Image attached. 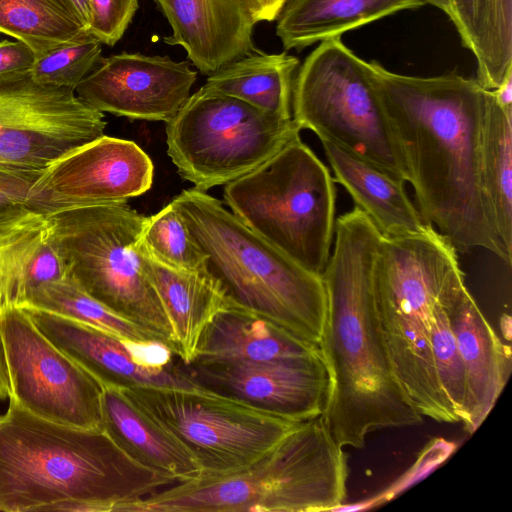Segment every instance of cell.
Wrapping results in <instances>:
<instances>
[{"label": "cell", "instance_id": "obj_1", "mask_svg": "<svg viewBox=\"0 0 512 512\" xmlns=\"http://www.w3.org/2000/svg\"><path fill=\"white\" fill-rule=\"evenodd\" d=\"M367 68L424 222L457 252L485 249L511 264L512 252L498 233L484 172L492 91L456 73L407 76L376 61L367 62Z\"/></svg>", "mask_w": 512, "mask_h": 512}, {"label": "cell", "instance_id": "obj_2", "mask_svg": "<svg viewBox=\"0 0 512 512\" xmlns=\"http://www.w3.org/2000/svg\"><path fill=\"white\" fill-rule=\"evenodd\" d=\"M321 274L326 316L319 349L329 375L322 418L344 448L374 431L416 426L423 416L397 378L380 329L373 271L382 234L356 206L335 221Z\"/></svg>", "mask_w": 512, "mask_h": 512}, {"label": "cell", "instance_id": "obj_3", "mask_svg": "<svg viewBox=\"0 0 512 512\" xmlns=\"http://www.w3.org/2000/svg\"><path fill=\"white\" fill-rule=\"evenodd\" d=\"M177 482L135 462L103 430L45 420L11 398L0 414V512L46 511L68 500L122 512Z\"/></svg>", "mask_w": 512, "mask_h": 512}, {"label": "cell", "instance_id": "obj_4", "mask_svg": "<svg viewBox=\"0 0 512 512\" xmlns=\"http://www.w3.org/2000/svg\"><path fill=\"white\" fill-rule=\"evenodd\" d=\"M464 281L455 247L425 224L381 236L373 271L380 329L404 391L416 410L437 422H459L436 374L431 350L434 312Z\"/></svg>", "mask_w": 512, "mask_h": 512}, {"label": "cell", "instance_id": "obj_5", "mask_svg": "<svg viewBox=\"0 0 512 512\" xmlns=\"http://www.w3.org/2000/svg\"><path fill=\"white\" fill-rule=\"evenodd\" d=\"M343 447L322 416L299 423L248 467L177 482L122 512L335 511L347 495Z\"/></svg>", "mask_w": 512, "mask_h": 512}, {"label": "cell", "instance_id": "obj_6", "mask_svg": "<svg viewBox=\"0 0 512 512\" xmlns=\"http://www.w3.org/2000/svg\"><path fill=\"white\" fill-rule=\"evenodd\" d=\"M171 203L230 301L319 345L326 316L321 275L296 263L205 191L183 190Z\"/></svg>", "mask_w": 512, "mask_h": 512}, {"label": "cell", "instance_id": "obj_7", "mask_svg": "<svg viewBox=\"0 0 512 512\" xmlns=\"http://www.w3.org/2000/svg\"><path fill=\"white\" fill-rule=\"evenodd\" d=\"M230 211L308 271L321 275L335 231L336 190L300 134L255 170L228 183Z\"/></svg>", "mask_w": 512, "mask_h": 512}, {"label": "cell", "instance_id": "obj_8", "mask_svg": "<svg viewBox=\"0 0 512 512\" xmlns=\"http://www.w3.org/2000/svg\"><path fill=\"white\" fill-rule=\"evenodd\" d=\"M145 219L126 203L48 215L65 276L113 313L157 335L175 354L171 322L135 248Z\"/></svg>", "mask_w": 512, "mask_h": 512}, {"label": "cell", "instance_id": "obj_9", "mask_svg": "<svg viewBox=\"0 0 512 512\" xmlns=\"http://www.w3.org/2000/svg\"><path fill=\"white\" fill-rule=\"evenodd\" d=\"M292 118L374 164L402 182L408 173L367 62L341 40H324L299 66L292 91Z\"/></svg>", "mask_w": 512, "mask_h": 512}, {"label": "cell", "instance_id": "obj_10", "mask_svg": "<svg viewBox=\"0 0 512 512\" xmlns=\"http://www.w3.org/2000/svg\"><path fill=\"white\" fill-rule=\"evenodd\" d=\"M300 131L293 118L203 85L166 123L167 153L182 178L206 191L255 170Z\"/></svg>", "mask_w": 512, "mask_h": 512}, {"label": "cell", "instance_id": "obj_11", "mask_svg": "<svg viewBox=\"0 0 512 512\" xmlns=\"http://www.w3.org/2000/svg\"><path fill=\"white\" fill-rule=\"evenodd\" d=\"M122 392L188 448L203 475L248 467L301 423L202 389L135 387Z\"/></svg>", "mask_w": 512, "mask_h": 512}, {"label": "cell", "instance_id": "obj_12", "mask_svg": "<svg viewBox=\"0 0 512 512\" xmlns=\"http://www.w3.org/2000/svg\"><path fill=\"white\" fill-rule=\"evenodd\" d=\"M11 383L19 406L55 423L102 429L103 386L59 350L16 305L0 310Z\"/></svg>", "mask_w": 512, "mask_h": 512}, {"label": "cell", "instance_id": "obj_13", "mask_svg": "<svg viewBox=\"0 0 512 512\" xmlns=\"http://www.w3.org/2000/svg\"><path fill=\"white\" fill-rule=\"evenodd\" d=\"M105 128L104 113L73 89L40 84L30 71L0 75V165L43 170Z\"/></svg>", "mask_w": 512, "mask_h": 512}, {"label": "cell", "instance_id": "obj_14", "mask_svg": "<svg viewBox=\"0 0 512 512\" xmlns=\"http://www.w3.org/2000/svg\"><path fill=\"white\" fill-rule=\"evenodd\" d=\"M179 360V359H178ZM198 388L294 422L322 415L329 375L322 356L271 362H176Z\"/></svg>", "mask_w": 512, "mask_h": 512}, {"label": "cell", "instance_id": "obj_15", "mask_svg": "<svg viewBox=\"0 0 512 512\" xmlns=\"http://www.w3.org/2000/svg\"><path fill=\"white\" fill-rule=\"evenodd\" d=\"M154 165L134 141L103 135L46 167L34 185L39 213L126 203L152 185Z\"/></svg>", "mask_w": 512, "mask_h": 512}, {"label": "cell", "instance_id": "obj_16", "mask_svg": "<svg viewBox=\"0 0 512 512\" xmlns=\"http://www.w3.org/2000/svg\"><path fill=\"white\" fill-rule=\"evenodd\" d=\"M196 79L187 61L121 52L103 57L75 94L102 113L167 123L190 97Z\"/></svg>", "mask_w": 512, "mask_h": 512}, {"label": "cell", "instance_id": "obj_17", "mask_svg": "<svg viewBox=\"0 0 512 512\" xmlns=\"http://www.w3.org/2000/svg\"><path fill=\"white\" fill-rule=\"evenodd\" d=\"M21 308L49 341L103 387L200 389L174 361L160 364L148 358V354L171 350L162 343L133 345L91 325L31 307Z\"/></svg>", "mask_w": 512, "mask_h": 512}, {"label": "cell", "instance_id": "obj_18", "mask_svg": "<svg viewBox=\"0 0 512 512\" xmlns=\"http://www.w3.org/2000/svg\"><path fill=\"white\" fill-rule=\"evenodd\" d=\"M169 23L164 42L182 47L205 75L255 50L246 0H154Z\"/></svg>", "mask_w": 512, "mask_h": 512}, {"label": "cell", "instance_id": "obj_19", "mask_svg": "<svg viewBox=\"0 0 512 512\" xmlns=\"http://www.w3.org/2000/svg\"><path fill=\"white\" fill-rule=\"evenodd\" d=\"M445 310L460 351L467 379L465 428L473 433L495 405L507 382L511 354L466 288L455 285L445 300Z\"/></svg>", "mask_w": 512, "mask_h": 512}, {"label": "cell", "instance_id": "obj_20", "mask_svg": "<svg viewBox=\"0 0 512 512\" xmlns=\"http://www.w3.org/2000/svg\"><path fill=\"white\" fill-rule=\"evenodd\" d=\"M140 265L155 289L171 322L175 355L194 360L200 338L214 316L228 302L219 281L207 270L189 271L167 266L135 242Z\"/></svg>", "mask_w": 512, "mask_h": 512}, {"label": "cell", "instance_id": "obj_21", "mask_svg": "<svg viewBox=\"0 0 512 512\" xmlns=\"http://www.w3.org/2000/svg\"><path fill=\"white\" fill-rule=\"evenodd\" d=\"M321 356L319 346L228 299L205 328L194 359L271 362Z\"/></svg>", "mask_w": 512, "mask_h": 512}, {"label": "cell", "instance_id": "obj_22", "mask_svg": "<svg viewBox=\"0 0 512 512\" xmlns=\"http://www.w3.org/2000/svg\"><path fill=\"white\" fill-rule=\"evenodd\" d=\"M102 429L127 456L150 470L178 482L196 479L203 473L188 448L121 389L103 388Z\"/></svg>", "mask_w": 512, "mask_h": 512}, {"label": "cell", "instance_id": "obj_23", "mask_svg": "<svg viewBox=\"0 0 512 512\" xmlns=\"http://www.w3.org/2000/svg\"><path fill=\"white\" fill-rule=\"evenodd\" d=\"M65 274L47 215L30 212L0 222V310L20 306L33 290Z\"/></svg>", "mask_w": 512, "mask_h": 512}, {"label": "cell", "instance_id": "obj_24", "mask_svg": "<svg viewBox=\"0 0 512 512\" xmlns=\"http://www.w3.org/2000/svg\"><path fill=\"white\" fill-rule=\"evenodd\" d=\"M334 182L342 185L359 208L384 236L421 229L426 223L408 197L404 182L374 164L321 139Z\"/></svg>", "mask_w": 512, "mask_h": 512}, {"label": "cell", "instance_id": "obj_25", "mask_svg": "<svg viewBox=\"0 0 512 512\" xmlns=\"http://www.w3.org/2000/svg\"><path fill=\"white\" fill-rule=\"evenodd\" d=\"M423 5L424 0H285L275 19L276 35L286 50H300Z\"/></svg>", "mask_w": 512, "mask_h": 512}, {"label": "cell", "instance_id": "obj_26", "mask_svg": "<svg viewBox=\"0 0 512 512\" xmlns=\"http://www.w3.org/2000/svg\"><path fill=\"white\" fill-rule=\"evenodd\" d=\"M299 66L298 58L287 52L255 49L209 75L204 86L291 119L292 91Z\"/></svg>", "mask_w": 512, "mask_h": 512}, {"label": "cell", "instance_id": "obj_27", "mask_svg": "<svg viewBox=\"0 0 512 512\" xmlns=\"http://www.w3.org/2000/svg\"><path fill=\"white\" fill-rule=\"evenodd\" d=\"M0 32L36 57L90 35L64 0H0Z\"/></svg>", "mask_w": 512, "mask_h": 512}, {"label": "cell", "instance_id": "obj_28", "mask_svg": "<svg viewBox=\"0 0 512 512\" xmlns=\"http://www.w3.org/2000/svg\"><path fill=\"white\" fill-rule=\"evenodd\" d=\"M20 306L43 310L100 328L133 345L155 342L164 344L154 333L113 313L66 276L39 286Z\"/></svg>", "mask_w": 512, "mask_h": 512}, {"label": "cell", "instance_id": "obj_29", "mask_svg": "<svg viewBox=\"0 0 512 512\" xmlns=\"http://www.w3.org/2000/svg\"><path fill=\"white\" fill-rule=\"evenodd\" d=\"M484 172L498 233L512 252V110L500 107L493 93L485 124Z\"/></svg>", "mask_w": 512, "mask_h": 512}, {"label": "cell", "instance_id": "obj_30", "mask_svg": "<svg viewBox=\"0 0 512 512\" xmlns=\"http://www.w3.org/2000/svg\"><path fill=\"white\" fill-rule=\"evenodd\" d=\"M136 244L167 266L189 271L207 269L206 254L171 202L146 217Z\"/></svg>", "mask_w": 512, "mask_h": 512}, {"label": "cell", "instance_id": "obj_31", "mask_svg": "<svg viewBox=\"0 0 512 512\" xmlns=\"http://www.w3.org/2000/svg\"><path fill=\"white\" fill-rule=\"evenodd\" d=\"M477 81L496 89L512 70V0H482L477 52Z\"/></svg>", "mask_w": 512, "mask_h": 512}, {"label": "cell", "instance_id": "obj_32", "mask_svg": "<svg viewBox=\"0 0 512 512\" xmlns=\"http://www.w3.org/2000/svg\"><path fill=\"white\" fill-rule=\"evenodd\" d=\"M448 293L434 312L431 325V350L439 384L459 422L464 423L468 403V387L464 363L445 310Z\"/></svg>", "mask_w": 512, "mask_h": 512}, {"label": "cell", "instance_id": "obj_33", "mask_svg": "<svg viewBox=\"0 0 512 512\" xmlns=\"http://www.w3.org/2000/svg\"><path fill=\"white\" fill-rule=\"evenodd\" d=\"M102 58V43L88 35L36 57L30 73L40 84L66 87L75 91Z\"/></svg>", "mask_w": 512, "mask_h": 512}, {"label": "cell", "instance_id": "obj_34", "mask_svg": "<svg viewBox=\"0 0 512 512\" xmlns=\"http://www.w3.org/2000/svg\"><path fill=\"white\" fill-rule=\"evenodd\" d=\"M43 170L0 165V222L30 212L39 213L34 185Z\"/></svg>", "mask_w": 512, "mask_h": 512}, {"label": "cell", "instance_id": "obj_35", "mask_svg": "<svg viewBox=\"0 0 512 512\" xmlns=\"http://www.w3.org/2000/svg\"><path fill=\"white\" fill-rule=\"evenodd\" d=\"M88 33L102 44L113 46L124 35L138 0H88Z\"/></svg>", "mask_w": 512, "mask_h": 512}, {"label": "cell", "instance_id": "obj_36", "mask_svg": "<svg viewBox=\"0 0 512 512\" xmlns=\"http://www.w3.org/2000/svg\"><path fill=\"white\" fill-rule=\"evenodd\" d=\"M482 0H452V22L463 45L474 55L478 48Z\"/></svg>", "mask_w": 512, "mask_h": 512}, {"label": "cell", "instance_id": "obj_37", "mask_svg": "<svg viewBox=\"0 0 512 512\" xmlns=\"http://www.w3.org/2000/svg\"><path fill=\"white\" fill-rule=\"evenodd\" d=\"M35 59L36 54L24 42L0 41V75L30 71Z\"/></svg>", "mask_w": 512, "mask_h": 512}, {"label": "cell", "instance_id": "obj_38", "mask_svg": "<svg viewBox=\"0 0 512 512\" xmlns=\"http://www.w3.org/2000/svg\"><path fill=\"white\" fill-rule=\"evenodd\" d=\"M285 0H246L255 23L276 19Z\"/></svg>", "mask_w": 512, "mask_h": 512}, {"label": "cell", "instance_id": "obj_39", "mask_svg": "<svg viewBox=\"0 0 512 512\" xmlns=\"http://www.w3.org/2000/svg\"><path fill=\"white\" fill-rule=\"evenodd\" d=\"M496 103L506 110H512V70L504 77L500 85L492 90Z\"/></svg>", "mask_w": 512, "mask_h": 512}, {"label": "cell", "instance_id": "obj_40", "mask_svg": "<svg viewBox=\"0 0 512 512\" xmlns=\"http://www.w3.org/2000/svg\"><path fill=\"white\" fill-rule=\"evenodd\" d=\"M11 394V383L6 359L4 340L0 329V399H6Z\"/></svg>", "mask_w": 512, "mask_h": 512}, {"label": "cell", "instance_id": "obj_41", "mask_svg": "<svg viewBox=\"0 0 512 512\" xmlns=\"http://www.w3.org/2000/svg\"><path fill=\"white\" fill-rule=\"evenodd\" d=\"M80 23L88 31L89 5L88 0H64Z\"/></svg>", "mask_w": 512, "mask_h": 512}, {"label": "cell", "instance_id": "obj_42", "mask_svg": "<svg viewBox=\"0 0 512 512\" xmlns=\"http://www.w3.org/2000/svg\"><path fill=\"white\" fill-rule=\"evenodd\" d=\"M425 4L433 5L443 11L450 19L453 15L452 0H424Z\"/></svg>", "mask_w": 512, "mask_h": 512}]
</instances>
